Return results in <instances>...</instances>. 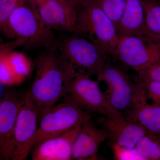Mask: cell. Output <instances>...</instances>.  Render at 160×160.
Returning a JSON list of instances; mask_svg holds the SVG:
<instances>
[{
	"label": "cell",
	"instance_id": "6da1fadb",
	"mask_svg": "<svg viewBox=\"0 0 160 160\" xmlns=\"http://www.w3.org/2000/svg\"><path fill=\"white\" fill-rule=\"evenodd\" d=\"M77 73L74 66L60 54L57 46L44 49L38 55L34 78L28 90L39 117L66 95Z\"/></svg>",
	"mask_w": 160,
	"mask_h": 160
},
{
	"label": "cell",
	"instance_id": "7a4b0ae2",
	"mask_svg": "<svg viewBox=\"0 0 160 160\" xmlns=\"http://www.w3.org/2000/svg\"><path fill=\"white\" fill-rule=\"evenodd\" d=\"M73 34L89 40L107 57L114 58L119 37L115 25L96 0H79L76 6Z\"/></svg>",
	"mask_w": 160,
	"mask_h": 160
},
{
	"label": "cell",
	"instance_id": "3957f363",
	"mask_svg": "<svg viewBox=\"0 0 160 160\" xmlns=\"http://www.w3.org/2000/svg\"><path fill=\"white\" fill-rule=\"evenodd\" d=\"M9 28L12 38L26 49L57 46V38L46 26L31 0L20 3L9 18Z\"/></svg>",
	"mask_w": 160,
	"mask_h": 160
},
{
	"label": "cell",
	"instance_id": "277c9868",
	"mask_svg": "<svg viewBox=\"0 0 160 160\" xmlns=\"http://www.w3.org/2000/svg\"><path fill=\"white\" fill-rule=\"evenodd\" d=\"M90 112L83 109L68 96L39 117V126L31 151L45 140L81 126L91 120Z\"/></svg>",
	"mask_w": 160,
	"mask_h": 160
},
{
	"label": "cell",
	"instance_id": "5b68a950",
	"mask_svg": "<svg viewBox=\"0 0 160 160\" xmlns=\"http://www.w3.org/2000/svg\"><path fill=\"white\" fill-rule=\"evenodd\" d=\"M58 50L77 71L97 76L107 64V57L89 40L71 33H61L57 38Z\"/></svg>",
	"mask_w": 160,
	"mask_h": 160
},
{
	"label": "cell",
	"instance_id": "8992f818",
	"mask_svg": "<svg viewBox=\"0 0 160 160\" xmlns=\"http://www.w3.org/2000/svg\"><path fill=\"white\" fill-rule=\"evenodd\" d=\"M39 121L38 110L28 90L12 133L11 160L26 159L31 152Z\"/></svg>",
	"mask_w": 160,
	"mask_h": 160
},
{
	"label": "cell",
	"instance_id": "52a82bcc",
	"mask_svg": "<svg viewBox=\"0 0 160 160\" xmlns=\"http://www.w3.org/2000/svg\"><path fill=\"white\" fill-rule=\"evenodd\" d=\"M97 77L98 81L108 85L109 102L113 108L120 112L131 109L142 88L138 77L134 80L119 67L108 62Z\"/></svg>",
	"mask_w": 160,
	"mask_h": 160
},
{
	"label": "cell",
	"instance_id": "ba28073f",
	"mask_svg": "<svg viewBox=\"0 0 160 160\" xmlns=\"http://www.w3.org/2000/svg\"><path fill=\"white\" fill-rule=\"evenodd\" d=\"M90 77L89 75L77 71L69 84L66 95L90 113L106 116L119 112L112 106L107 95L101 91L98 82Z\"/></svg>",
	"mask_w": 160,
	"mask_h": 160
},
{
	"label": "cell",
	"instance_id": "9c48e42d",
	"mask_svg": "<svg viewBox=\"0 0 160 160\" xmlns=\"http://www.w3.org/2000/svg\"><path fill=\"white\" fill-rule=\"evenodd\" d=\"M114 58L137 72L160 61V44L146 37H119Z\"/></svg>",
	"mask_w": 160,
	"mask_h": 160
},
{
	"label": "cell",
	"instance_id": "30bf717a",
	"mask_svg": "<svg viewBox=\"0 0 160 160\" xmlns=\"http://www.w3.org/2000/svg\"><path fill=\"white\" fill-rule=\"evenodd\" d=\"M15 89H9L0 101V158L11 160L12 133L26 97Z\"/></svg>",
	"mask_w": 160,
	"mask_h": 160
},
{
	"label": "cell",
	"instance_id": "8fae6325",
	"mask_svg": "<svg viewBox=\"0 0 160 160\" xmlns=\"http://www.w3.org/2000/svg\"><path fill=\"white\" fill-rule=\"evenodd\" d=\"M49 29L72 33L77 19L76 6L68 0H31Z\"/></svg>",
	"mask_w": 160,
	"mask_h": 160
},
{
	"label": "cell",
	"instance_id": "7c38bea8",
	"mask_svg": "<svg viewBox=\"0 0 160 160\" xmlns=\"http://www.w3.org/2000/svg\"><path fill=\"white\" fill-rule=\"evenodd\" d=\"M97 122L109 133L112 143L125 147L134 148L148 132L138 123L124 116L119 111L102 116Z\"/></svg>",
	"mask_w": 160,
	"mask_h": 160
},
{
	"label": "cell",
	"instance_id": "4fadbf2b",
	"mask_svg": "<svg viewBox=\"0 0 160 160\" xmlns=\"http://www.w3.org/2000/svg\"><path fill=\"white\" fill-rule=\"evenodd\" d=\"M109 135L104 129L95 125L91 120L81 126L75 139L72 149V160H96L100 146Z\"/></svg>",
	"mask_w": 160,
	"mask_h": 160
},
{
	"label": "cell",
	"instance_id": "5bb4252c",
	"mask_svg": "<svg viewBox=\"0 0 160 160\" xmlns=\"http://www.w3.org/2000/svg\"><path fill=\"white\" fill-rule=\"evenodd\" d=\"M81 127L40 143L31 151V160H72V146Z\"/></svg>",
	"mask_w": 160,
	"mask_h": 160
},
{
	"label": "cell",
	"instance_id": "9a60e30c",
	"mask_svg": "<svg viewBox=\"0 0 160 160\" xmlns=\"http://www.w3.org/2000/svg\"><path fill=\"white\" fill-rule=\"evenodd\" d=\"M126 112L129 119L138 123L149 133L157 136L160 141V106L147 102L143 87L133 106Z\"/></svg>",
	"mask_w": 160,
	"mask_h": 160
},
{
	"label": "cell",
	"instance_id": "2e32d148",
	"mask_svg": "<svg viewBox=\"0 0 160 160\" xmlns=\"http://www.w3.org/2000/svg\"><path fill=\"white\" fill-rule=\"evenodd\" d=\"M116 28L119 37H146L145 13L141 0H126L123 14Z\"/></svg>",
	"mask_w": 160,
	"mask_h": 160
},
{
	"label": "cell",
	"instance_id": "e0dca14e",
	"mask_svg": "<svg viewBox=\"0 0 160 160\" xmlns=\"http://www.w3.org/2000/svg\"><path fill=\"white\" fill-rule=\"evenodd\" d=\"M141 1L145 13L146 37L160 44V1Z\"/></svg>",
	"mask_w": 160,
	"mask_h": 160
},
{
	"label": "cell",
	"instance_id": "ac0fdd59",
	"mask_svg": "<svg viewBox=\"0 0 160 160\" xmlns=\"http://www.w3.org/2000/svg\"><path fill=\"white\" fill-rule=\"evenodd\" d=\"M135 147L146 160H160V141L157 136L148 132Z\"/></svg>",
	"mask_w": 160,
	"mask_h": 160
},
{
	"label": "cell",
	"instance_id": "d6986e66",
	"mask_svg": "<svg viewBox=\"0 0 160 160\" xmlns=\"http://www.w3.org/2000/svg\"><path fill=\"white\" fill-rule=\"evenodd\" d=\"M23 0H0V27L5 36L12 38L9 28L11 15Z\"/></svg>",
	"mask_w": 160,
	"mask_h": 160
},
{
	"label": "cell",
	"instance_id": "ffe728a7",
	"mask_svg": "<svg viewBox=\"0 0 160 160\" xmlns=\"http://www.w3.org/2000/svg\"><path fill=\"white\" fill-rule=\"evenodd\" d=\"M100 7L115 26L122 17L126 6V0H96Z\"/></svg>",
	"mask_w": 160,
	"mask_h": 160
},
{
	"label": "cell",
	"instance_id": "44dd1931",
	"mask_svg": "<svg viewBox=\"0 0 160 160\" xmlns=\"http://www.w3.org/2000/svg\"><path fill=\"white\" fill-rule=\"evenodd\" d=\"M112 148L116 160H146V158L138 151L135 147L129 148L112 143Z\"/></svg>",
	"mask_w": 160,
	"mask_h": 160
},
{
	"label": "cell",
	"instance_id": "7402d4cb",
	"mask_svg": "<svg viewBox=\"0 0 160 160\" xmlns=\"http://www.w3.org/2000/svg\"><path fill=\"white\" fill-rule=\"evenodd\" d=\"M139 79L160 83V61L137 72Z\"/></svg>",
	"mask_w": 160,
	"mask_h": 160
},
{
	"label": "cell",
	"instance_id": "603a6c76",
	"mask_svg": "<svg viewBox=\"0 0 160 160\" xmlns=\"http://www.w3.org/2000/svg\"><path fill=\"white\" fill-rule=\"evenodd\" d=\"M139 80L145 90L147 97H149L154 103L160 106V83L152 81Z\"/></svg>",
	"mask_w": 160,
	"mask_h": 160
},
{
	"label": "cell",
	"instance_id": "cb8c5ba5",
	"mask_svg": "<svg viewBox=\"0 0 160 160\" xmlns=\"http://www.w3.org/2000/svg\"><path fill=\"white\" fill-rule=\"evenodd\" d=\"M68 1H69L72 4L76 6L79 0H68Z\"/></svg>",
	"mask_w": 160,
	"mask_h": 160
},
{
	"label": "cell",
	"instance_id": "d4e9b609",
	"mask_svg": "<svg viewBox=\"0 0 160 160\" xmlns=\"http://www.w3.org/2000/svg\"></svg>",
	"mask_w": 160,
	"mask_h": 160
}]
</instances>
